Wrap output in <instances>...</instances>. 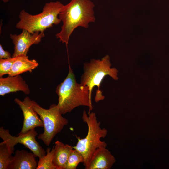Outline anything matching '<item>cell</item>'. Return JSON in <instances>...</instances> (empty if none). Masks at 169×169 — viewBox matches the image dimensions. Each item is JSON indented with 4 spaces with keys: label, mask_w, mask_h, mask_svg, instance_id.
I'll return each instance as SVG.
<instances>
[{
    "label": "cell",
    "mask_w": 169,
    "mask_h": 169,
    "mask_svg": "<svg viewBox=\"0 0 169 169\" xmlns=\"http://www.w3.org/2000/svg\"><path fill=\"white\" fill-rule=\"evenodd\" d=\"M111 66L110 57L108 55L101 59H93L90 62L84 63V72L81 77L80 83L88 87L91 98L93 88L95 86L98 87L95 98L96 102L105 98L102 91L100 90V86L105 77L108 75L114 80L118 79L117 69L115 68L111 67Z\"/></svg>",
    "instance_id": "3"
},
{
    "label": "cell",
    "mask_w": 169,
    "mask_h": 169,
    "mask_svg": "<svg viewBox=\"0 0 169 169\" xmlns=\"http://www.w3.org/2000/svg\"><path fill=\"white\" fill-rule=\"evenodd\" d=\"M82 118L88 126V132L86 137L80 138L76 137L78 141L73 149L79 151L83 156V163L85 168L87 167L96 150L100 147H106V142L101 140L107 135L108 131L100 127L101 123L98 121L95 112H92L87 114L84 110Z\"/></svg>",
    "instance_id": "4"
},
{
    "label": "cell",
    "mask_w": 169,
    "mask_h": 169,
    "mask_svg": "<svg viewBox=\"0 0 169 169\" xmlns=\"http://www.w3.org/2000/svg\"><path fill=\"white\" fill-rule=\"evenodd\" d=\"M12 57L10 53L5 51L3 48L1 44H0V59H8Z\"/></svg>",
    "instance_id": "19"
},
{
    "label": "cell",
    "mask_w": 169,
    "mask_h": 169,
    "mask_svg": "<svg viewBox=\"0 0 169 169\" xmlns=\"http://www.w3.org/2000/svg\"><path fill=\"white\" fill-rule=\"evenodd\" d=\"M1 0L4 3H6L9 1L12 0Z\"/></svg>",
    "instance_id": "20"
},
{
    "label": "cell",
    "mask_w": 169,
    "mask_h": 169,
    "mask_svg": "<svg viewBox=\"0 0 169 169\" xmlns=\"http://www.w3.org/2000/svg\"><path fill=\"white\" fill-rule=\"evenodd\" d=\"M32 104L44 125V131L38 136V138L49 146L56 134L68 124V120L63 116L57 104H53L49 109H46L34 101L32 100Z\"/></svg>",
    "instance_id": "6"
},
{
    "label": "cell",
    "mask_w": 169,
    "mask_h": 169,
    "mask_svg": "<svg viewBox=\"0 0 169 169\" xmlns=\"http://www.w3.org/2000/svg\"><path fill=\"white\" fill-rule=\"evenodd\" d=\"M63 5L59 1H51L45 4L42 12L34 15L23 10L20 12V20L16 23V28L25 29L31 33L44 32L53 25L60 23L61 20L58 16Z\"/></svg>",
    "instance_id": "5"
},
{
    "label": "cell",
    "mask_w": 169,
    "mask_h": 169,
    "mask_svg": "<svg viewBox=\"0 0 169 169\" xmlns=\"http://www.w3.org/2000/svg\"><path fill=\"white\" fill-rule=\"evenodd\" d=\"M82 154L78 151L73 149L68 158L65 169H76L78 164L84 162Z\"/></svg>",
    "instance_id": "17"
},
{
    "label": "cell",
    "mask_w": 169,
    "mask_h": 169,
    "mask_svg": "<svg viewBox=\"0 0 169 169\" xmlns=\"http://www.w3.org/2000/svg\"><path fill=\"white\" fill-rule=\"evenodd\" d=\"M94 7L91 0H71L63 5L59 15L63 25L60 31L56 34L60 42L67 46L69 37L76 28H87L90 23L95 22Z\"/></svg>",
    "instance_id": "1"
},
{
    "label": "cell",
    "mask_w": 169,
    "mask_h": 169,
    "mask_svg": "<svg viewBox=\"0 0 169 169\" xmlns=\"http://www.w3.org/2000/svg\"><path fill=\"white\" fill-rule=\"evenodd\" d=\"M115 162L114 157L106 147L97 148L85 169H110Z\"/></svg>",
    "instance_id": "11"
},
{
    "label": "cell",
    "mask_w": 169,
    "mask_h": 169,
    "mask_svg": "<svg viewBox=\"0 0 169 169\" xmlns=\"http://www.w3.org/2000/svg\"><path fill=\"white\" fill-rule=\"evenodd\" d=\"M37 135L35 128H34L26 133L18 134L17 136H13L10 134L8 130L5 129L2 126L0 127V137L10 148L13 153L15 146L20 143L29 149L36 157L39 159L46 155V151L36 141V137Z\"/></svg>",
    "instance_id": "7"
},
{
    "label": "cell",
    "mask_w": 169,
    "mask_h": 169,
    "mask_svg": "<svg viewBox=\"0 0 169 169\" xmlns=\"http://www.w3.org/2000/svg\"><path fill=\"white\" fill-rule=\"evenodd\" d=\"M38 65L35 60L29 59L27 55L17 57L8 75L13 76L28 71L31 73Z\"/></svg>",
    "instance_id": "14"
},
{
    "label": "cell",
    "mask_w": 169,
    "mask_h": 169,
    "mask_svg": "<svg viewBox=\"0 0 169 169\" xmlns=\"http://www.w3.org/2000/svg\"><path fill=\"white\" fill-rule=\"evenodd\" d=\"M22 30V33L19 35L10 34V38L14 45L12 57L27 55L30 46L38 44L44 36V32L31 33L25 29Z\"/></svg>",
    "instance_id": "8"
},
{
    "label": "cell",
    "mask_w": 169,
    "mask_h": 169,
    "mask_svg": "<svg viewBox=\"0 0 169 169\" xmlns=\"http://www.w3.org/2000/svg\"><path fill=\"white\" fill-rule=\"evenodd\" d=\"M14 101L19 106L23 116V126L18 134L26 133L37 127H44L43 122L33 109L32 100L29 97H25L22 101L16 98Z\"/></svg>",
    "instance_id": "9"
},
{
    "label": "cell",
    "mask_w": 169,
    "mask_h": 169,
    "mask_svg": "<svg viewBox=\"0 0 169 169\" xmlns=\"http://www.w3.org/2000/svg\"><path fill=\"white\" fill-rule=\"evenodd\" d=\"M56 93L58 97L57 104L62 115L70 113L80 106L88 107V113L92 110L89 88L77 82L70 65L67 76L57 86Z\"/></svg>",
    "instance_id": "2"
},
{
    "label": "cell",
    "mask_w": 169,
    "mask_h": 169,
    "mask_svg": "<svg viewBox=\"0 0 169 169\" xmlns=\"http://www.w3.org/2000/svg\"><path fill=\"white\" fill-rule=\"evenodd\" d=\"M33 153L24 150H17L11 159L8 169H35L38 163Z\"/></svg>",
    "instance_id": "12"
},
{
    "label": "cell",
    "mask_w": 169,
    "mask_h": 169,
    "mask_svg": "<svg viewBox=\"0 0 169 169\" xmlns=\"http://www.w3.org/2000/svg\"><path fill=\"white\" fill-rule=\"evenodd\" d=\"M12 154L5 143L3 141L0 143V169H8Z\"/></svg>",
    "instance_id": "16"
},
{
    "label": "cell",
    "mask_w": 169,
    "mask_h": 169,
    "mask_svg": "<svg viewBox=\"0 0 169 169\" xmlns=\"http://www.w3.org/2000/svg\"><path fill=\"white\" fill-rule=\"evenodd\" d=\"M53 163L56 169H65L73 146L57 141L55 142Z\"/></svg>",
    "instance_id": "13"
},
{
    "label": "cell",
    "mask_w": 169,
    "mask_h": 169,
    "mask_svg": "<svg viewBox=\"0 0 169 169\" xmlns=\"http://www.w3.org/2000/svg\"><path fill=\"white\" fill-rule=\"evenodd\" d=\"M46 151V155L39 159L36 169H56L53 163L54 152V146L52 149L47 148Z\"/></svg>",
    "instance_id": "15"
},
{
    "label": "cell",
    "mask_w": 169,
    "mask_h": 169,
    "mask_svg": "<svg viewBox=\"0 0 169 169\" xmlns=\"http://www.w3.org/2000/svg\"><path fill=\"white\" fill-rule=\"evenodd\" d=\"M17 57L8 59H0V77L8 74L10 72Z\"/></svg>",
    "instance_id": "18"
},
{
    "label": "cell",
    "mask_w": 169,
    "mask_h": 169,
    "mask_svg": "<svg viewBox=\"0 0 169 169\" xmlns=\"http://www.w3.org/2000/svg\"><path fill=\"white\" fill-rule=\"evenodd\" d=\"M21 91L26 95L30 93L29 87L20 75L0 77V95Z\"/></svg>",
    "instance_id": "10"
}]
</instances>
